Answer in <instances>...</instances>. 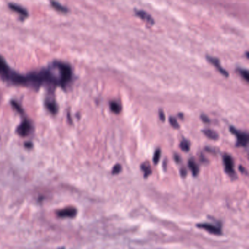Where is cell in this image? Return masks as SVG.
<instances>
[{"instance_id": "cell-1", "label": "cell", "mask_w": 249, "mask_h": 249, "mask_svg": "<svg viewBox=\"0 0 249 249\" xmlns=\"http://www.w3.org/2000/svg\"><path fill=\"white\" fill-rule=\"evenodd\" d=\"M0 77L13 85L26 86V76L13 70L5 60L0 56Z\"/></svg>"}, {"instance_id": "cell-2", "label": "cell", "mask_w": 249, "mask_h": 249, "mask_svg": "<svg viewBox=\"0 0 249 249\" xmlns=\"http://www.w3.org/2000/svg\"><path fill=\"white\" fill-rule=\"evenodd\" d=\"M57 69L59 75L60 86L65 88L71 83L72 79V70L70 64L64 62L56 61L52 63Z\"/></svg>"}, {"instance_id": "cell-3", "label": "cell", "mask_w": 249, "mask_h": 249, "mask_svg": "<svg viewBox=\"0 0 249 249\" xmlns=\"http://www.w3.org/2000/svg\"><path fill=\"white\" fill-rule=\"evenodd\" d=\"M32 130V126L28 119H25L19 124L16 129L17 134L21 137H27Z\"/></svg>"}, {"instance_id": "cell-4", "label": "cell", "mask_w": 249, "mask_h": 249, "mask_svg": "<svg viewBox=\"0 0 249 249\" xmlns=\"http://www.w3.org/2000/svg\"><path fill=\"white\" fill-rule=\"evenodd\" d=\"M230 132H232L237 137V146H246L248 143V135L246 132H241L233 127L230 126Z\"/></svg>"}, {"instance_id": "cell-5", "label": "cell", "mask_w": 249, "mask_h": 249, "mask_svg": "<svg viewBox=\"0 0 249 249\" xmlns=\"http://www.w3.org/2000/svg\"><path fill=\"white\" fill-rule=\"evenodd\" d=\"M223 161L224 167H225L226 172L232 176V175L235 174L234 170V163H233L232 158L229 154H224L223 156Z\"/></svg>"}, {"instance_id": "cell-6", "label": "cell", "mask_w": 249, "mask_h": 249, "mask_svg": "<svg viewBox=\"0 0 249 249\" xmlns=\"http://www.w3.org/2000/svg\"><path fill=\"white\" fill-rule=\"evenodd\" d=\"M77 210L72 207L64 208L57 213V215L61 218H73L76 215Z\"/></svg>"}, {"instance_id": "cell-7", "label": "cell", "mask_w": 249, "mask_h": 249, "mask_svg": "<svg viewBox=\"0 0 249 249\" xmlns=\"http://www.w3.org/2000/svg\"><path fill=\"white\" fill-rule=\"evenodd\" d=\"M8 7L10 10L15 11V13H17L18 14H19L21 17L26 18L29 15L27 10H26L24 8H23V7H21V5H19V4H16L14 3H9Z\"/></svg>"}, {"instance_id": "cell-8", "label": "cell", "mask_w": 249, "mask_h": 249, "mask_svg": "<svg viewBox=\"0 0 249 249\" xmlns=\"http://www.w3.org/2000/svg\"><path fill=\"white\" fill-rule=\"evenodd\" d=\"M45 105L46 107V108L48 109V111L52 114L55 115L58 113V110H59V107H58L56 102H55V100L53 99L48 98L45 99Z\"/></svg>"}, {"instance_id": "cell-9", "label": "cell", "mask_w": 249, "mask_h": 249, "mask_svg": "<svg viewBox=\"0 0 249 249\" xmlns=\"http://www.w3.org/2000/svg\"><path fill=\"white\" fill-rule=\"evenodd\" d=\"M197 226L199 228L204 229L206 231H208V232L211 233V234L215 235H219L221 234V230L219 228L216 227V226L212 225V224H200L197 225Z\"/></svg>"}, {"instance_id": "cell-10", "label": "cell", "mask_w": 249, "mask_h": 249, "mask_svg": "<svg viewBox=\"0 0 249 249\" xmlns=\"http://www.w3.org/2000/svg\"><path fill=\"white\" fill-rule=\"evenodd\" d=\"M206 57H207V59H208L209 61H210L211 63H212L213 65H214L215 67L218 69V70H219L220 72L222 73V74H223L224 76L228 77L229 73L226 72V70H224V68H222V66H221V64H220V61H219V59H216V58L210 56H207Z\"/></svg>"}, {"instance_id": "cell-11", "label": "cell", "mask_w": 249, "mask_h": 249, "mask_svg": "<svg viewBox=\"0 0 249 249\" xmlns=\"http://www.w3.org/2000/svg\"><path fill=\"white\" fill-rule=\"evenodd\" d=\"M135 13H136L137 15H138L142 19L146 21V22H148V24H151V25H153L155 23L154 19H153L152 16L151 15L148 14V13H146V11L144 10H135Z\"/></svg>"}, {"instance_id": "cell-12", "label": "cell", "mask_w": 249, "mask_h": 249, "mask_svg": "<svg viewBox=\"0 0 249 249\" xmlns=\"http://www.w3.org/2000/svg\"><path fill=\"white\" fill-rule=\"evenodd\" d=\"M202 132L204 133V135L206 137H208V138L212 140H218L219 139V134L214 130H210V129H205V130H202Z\"/></svg>"}, {"instance_id": "cell-13", "label": "cell", "mask_w": 249, "mask_h": 249, "mask_svg": "<svg viewBox=\"0 0 249 249\" xmlns=\"http://www.w3.org/2000/svg\"><path fill=\"white\" fill-rule=\"evenodd\" d=\"M188 167H189L191 171L194 176H197L199 173V167L197 165L196 162L193 159H190L188 161Z\"/></svg>"}, {"instance_id": "cell-14", "label": "cell", "mask_w": 249, "mask_h": 249, "mask_svg": "<svg viewBox=\"0 0 249 249\" xmlns=\"http://www.w3.org/2000/svg\"><path fill=\"white\" fill-rule=\"evenodd\" d=\"M50 4H51V6H52L56 10L59 11V12L64 13H66L68 12V9L66 8V7H64V6L62 5V4L59 3V2H50Z\"/></svg>"}, {"instance_id": "cell-15", "label": "cell", "mask_w": 249, "mask_h": 249, "mask_svg": "<svg viewBox=\"0 0 249 249\" xmlns=\"http://www.w3.org/2000/svg\"><path fill=\"white\" fill-rule=\"evenodd\" d=\"M10 104H11V105H12L13 108H14L15 110L19 113V114H24V109L22 108V107L19 104V102L15 101V100H11Z\"/></svg>"}, {"instance_id": "cell-16", "label": "cell", "mask_w": 249, "mask_h": 249, "mask_svg": "<svg viewBox=\"0 0 249 249\" xmlns=\"http://www.w3.org/2000/svg\"><path fill=\"white\" fill-rule=\"evenodd\" d=\"M110 107L111 110H112L113 113H116V114H119V113L121 112V106H120V104H118L116 102H114V101L110 102Z\"/></svg>"}, {"instance_id": "cell-17", "label": "cell", "mask_w": 249, "mask_h": 249, "mask_svg": "<svg viewBox=\"0 0 249 249\" xmlns=\"http://www.w3.org/2000/svg\"><path fill=\"white\" fill-rule=\"evenodd\" d=\"M180 148H181V150L183 151H188L190 149L189 142L186 140H183L180 143Z\"/></svg>"}, {"instance_id": "cell-18", "label": "cell", "mask_w": 249, "mask_h": 249, "mask_svg": "<svg viewBox=\"0 0 249 249\" xmlns=\"http://www.w3.org/2000/svg\"><path fill=\"white\" fill-rule=\"evenodd\" d=\"M141 168L142 170H143L144 172V175H145V177H148V175H149L151 173V167L149 165H148V164H142L141 166Z\"/></svg>"}, {"instance_id": "cell-19", "label": "cell", "mask_w": 249, "mask_h": 249, "mask_svg": "<svg viewBox=\"0 0 249 249\" xmlns=\"http://www.w3.org/2000/svg\"><path fill=\"white\" fill-rule=\"evenodd\" d=\"M169 121H170L171 126H173V127L175 129H179V127H180L179 124L177 123V121L175 118L172 117V116L170 117V119H169Z\"/></svg>"}, {"instance_id": "cell-20", "label": "cell", "mask_w": 249, "mask_h": 249, "mask_svg": "<svg viewBox=\"0 0 249 249\" xmlns=\"http://www.w3.org/2000/svg\"><path fill=\"white\" fill-rule=\"evenodd\" d=\"M160 156H161V151H160V149H157L155 151L154 155H153V162H154V164H157L158 162H159V159H160Z\"/></svg>"}, {"instance_id": "cell-21", "label": "cell", "mask_w": 249, "mask_h": 249, "mask_svg": "<svg viewBox=\"0 0 249 249\" xmlns=\"http://www.w3.org/2000/svg\"><path fill=\"white\" fill-rule=\"evenodd\" d=\"M240 73H241L242 76H243L244 78H245L246 81H249V73L248 72V70H243V69H238Z\"/></svg>"}, {"instance_id": "cell-22", "label": "cell", "mask_w": 249, "mask_h": 249, "mask_svg": "<svg viewBox=\"0 0 249 249\" xmlns=\"http://www.w3.org/2000/svg\"><path fill=\"white\" fill-rule=\"evenodd\" d=\"M121 170V166L120 164H116L114 166V167L113 168L112 173L113 174H119Z\"/></svg>"}, {"instance_id": "cell-23", "label": "cell", "mask_w": 249, "mask_h": 249, "mask_svg": "<svg viewBox=\"0 0 249 249\" xmlns=\"http://www.w3.org/2000/svg\"><path fill=\"white\" fill-rule=\"evenodd\" d=\"M201 119L204 122H205V123H209V122H210V120L209 118L207 116V115L202 114L201 115Z\"/></svg>"}, {"instance_id": "cell-24", "label": "cell", "mask_w": 249, "mask_h": 249, "mask_svg": "<svg viewBox=\"0 0 249 249\" xmlns=\"http://www.w3.org/2000/svg\"><path fill=\"white\" fill-rule=\"evenodd\" d=\"M159 118L160 119L162 120V121H164L165 120V115H164V113L163 112V110H159Z\"/></svg>"}, {"instance_id": "cell-25", "label": "cell", "mask_w": 249, "mask_h": 249, "mask_svg": "<svg viewBox=\"0 0 249 249\" xmlns=\"http://www.w3.org/2000/svg\"><path fill=\"white\" fill-rule=\"evenodd\" d=\"M181 175L183 177H185L186 176V169H181Z\"/></svg>"}, {"instance_id": "cell-26", "label": "cell", "mask_w": 249, "mask_h": 249, "mask_svg": "<svg viewBox=\"0 0 249 249\" xmlns=\"http://www.w3.org/2000/svg\"><path fill=\"white\" fill-rule=\"evenodd\" d=\"M175 160H176L177 162H178V160L180 161V156H177V155H175Z\"/></svg>"}, {"instance_id": "cell-27", "label": "cell", "mask_w": 249, "mask_h": 249, "mask_svg": "<svg viewBox=\"0 0 249 249\" xmlns=\"http://www.w3.org/2000/svg\"><path fill=\"white\" fill-rule=\"evenodd\" d=\"M25 146H26V147H29H29H31V146H32V145H31L30 143H26V144H25Z\"/></svg>"}, {"instance_id": "cell-28", "label": "cell", "mask_w": 249, "mask_h": 249, "mask_svg": "<svg viewBox=\"0 0 249 249\" xmlns=\"http://www.w3.org/2000/svg\"><path fill=\"white\" fill-rule=\"evenodd\" d=\"M246 56H247V58L248 59V51L246 52Z\"/></svg>"}]
</instances>
